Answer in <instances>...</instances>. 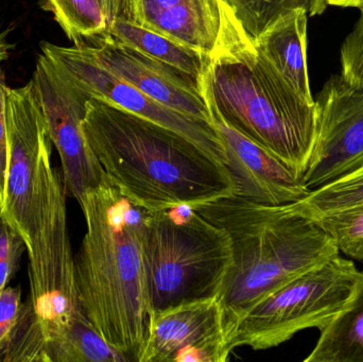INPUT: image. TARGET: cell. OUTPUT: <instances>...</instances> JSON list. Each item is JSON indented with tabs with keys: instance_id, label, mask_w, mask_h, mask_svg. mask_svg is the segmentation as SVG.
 Listing matches in <instances>:
<instances>
[{
	"instance_id": "1",
	"label": "cell",
	"mask_w": 363,
	"mask_h": 362,
	"mask_svg": "<svg viewBox=\"0 0 363 362\" xmlns=\"http://www.w3.org/2000/svg\"><path fill=\"white\" fill-rule=\"evenodd\" d=\"M79 204L86 222L74 255L83 314L128 362H142L155 316L144 254L147 210L108 176Z\"/></svg>"
},
{
	"instance_id": "2",
	"label": "cell",
	"mask_w": 363,
	"mask_h": 362,
	"mask_svg": "<svg viewBox=\"0 0 363 362\" xmlns=\"http://www.w3.org/2000/svg\"><path fill=\"white\" fill-rule=\"evenodd\" d=\"M83 131L108 180L148 210L237 195L223 162L174 130L91 98Z\"/></svg>"
},
{
	"instance_id": "3",
	"label": "cell",
	"mask_w": 363,
	"mask_h": 362,
	"mask_svg": "<svg viewBox=\"0 0 363 362\" xmlns=\"http://www.w3.org/2000/svg\"><path fill=\"white\" fill-rule=\"evenodd\" d=\"M194 208L225 230L232 242L233 265L219 295L228 344L254 305L340 254L321 225L296 212L292 203L268 205L234 196Z\"/></svg>"
},
{
	"instance_id": "4",
	"label": "cell",
	"mask_w": 363,
	"mask_h": 362,
	"mask_svg": "<svg viewBox=\"0 0 363 362\" xmlns=\"http://www.w3.org/2000/svg\"><path fill=\"white\" fill-rule=\"evenodd\" d=\"M205 100L233 129L304 176L317 140L315 103H308L245 38L209 62Z\"/></svg>"
},
{
	"instance_id": "5",
	"label": "cell",
	"mask_w": 363,
	"mask_h": 362,
	"mask_svg": "<svg viewBox=\"0 0 363 362\" xmlns=\"http://www.w3.org/2000/svg\"><path fill=\"white\" fill-rule=\"evenodd\" d=\"M144 254L155 312L219 297L233 265L225 230L188 204L147 210Z\"/></svg>"
},
{
	"instance_id": "6",
	"label": "cell",
	"mask_w": 363,
	"mask_h": 362,
	"mask_svg": "<svg viewBox=\"0 0 363 362\" xmlns=\"http://www.w3.org/2000/svg\"><path fill=\"white\" fill-rule=\"evenodd\" d=\"M355 264L340 254L288 282L239 321L230 349L277 348L308 329H323L349 299L357 278Z\"/></svg>"
},
{
	"instance_id": "7",
	"label": "cell",
	"mask_w": 363,
	"mask_h": 362,
	"mask_svg": "<svg viewBox=\"0 0 363 362\" xmlns=\"http://www.w3.org/2000/svg\"><path fill=\"white\" fill-rule=\"evenodd\" d=\"M29 257L31 331L46 346L74 320L85 316L79 300L74 255L70 244L63 176L49 171L44 213L35 237L27 248Z\"/></svg>"
},
{
	"instance_id": "8",
	"label": "cell",
	"mask_w": 363,
	"mask_h": 362,
	"mask_svg": "<svg viewBox=\"0 0 363 362\" xmlns=\"http://www.w3.org/2000/svg\"><path fill=\"white\" fill-rule=\"evenodd\" d=\"M8 168L0 218L28 247L33 242L44 213L52 142L33 81L4 89Z\"/></svg>"
},
{
	"instance_id": "9",
	"label": "cell",
	"mask_w": 363,
	"mask_h": 362,
	"mask_svg": "<svg viewBox=\"0 0 363 362\" xmlns=\"http://www.w3.org/2000/svg\"><path fill=\"white\" fill-rule=\"evenodd\" d=\"M32 81L47 132L61 159L66 195L80 203L85 193L106 176L83 131L86 103L91 98L43 53L38 55Z\"/></svg>"
},
{
	"instance_id": "10",
	"label": "cell",
	"mask_w": 363,
	"mask_h": 362,
	"mask_svg": "<svg viewBox=\"0 0 363 362\" xmlns=\"http://www.w3.org/2000/svg\"><path fill=\"white\" fill-rule=\"evenodd\" d=\"M46 55L89 98L114 104L132 114L174 130L202 147L225 164L223 142L215 128L206 121L190 118L145 95L104 67L84 43L62 47L40 43Z\"/></svg>"
},
{
	"instance_id": "11",
	"label": "cell",
	"mask_w": 363,
	"mask_h": 362,
	"mask_svg": "<svg viewBox=\"0 0 363 362\" xmlns=\"http://www.w3.org/2000/svg\"><path fill=\"white\" fill-rule=\"evenodd\" d=\"M315 106L317 140L303 176L311 191L363 165V89L333 76Z\"/></svg>"
},
{
	"instance_id": "12",
	"label": "cell",
	"mask_w": 363,
	"mask_h": 362,
	"mask_svg": "<svg viewBox=\"0 0 363 362\" xmlns=\"http://www.w3.org/2000/svg\"><path fill=\"white\" fill-rule=\"evenodd\" d=\"M232 353L219 297L155 312L142 362H225Z\"/></svg>"
},
{
	"instance_id": "13",
	"label": "cell",
	"mask_w": 363,
	"mask_h": 362,
	"mask_svg": "<svg viewBox=\"0 0 363 362\" xmlns=\"http://www.w3.org/2000/svg\"><path fill=\"white\" fill-rule=\"evenodd\" d=\"M83 43L104 67L145 95L185 116L211 123L202 80L148 57L108 33Z\"/></svg>"
},
{
	"instance_id": "14",
	"label": "cell",
	"mask_w": 363,
	"mask_h": 362,
	"mask_svg": "<svg viewBox=\"0 0 363 362\" xmlns=\"http://www.w3.org/2000/svg\"><path fill=\"white\" fill-rule=\"evenodd\" d=\"M207 106L211 125L225 148V165L238 189L236 196L256 203L281 205L298 201L311 193L302 176L230 127L211 103L207 102Z\"/></svg>"
},
{
	"instance_id": "15",
	"label": "cell",
	"mask_w": 363,
	"mask_h": 362,
	"mask_svg": "<svg viewBox=\"0 0 363 362\" xmlns=\"http://www.w3.org/2000/svg\"><path fill=\"white\" fill-rule=\"evenodd\" d=\"M307 23L305 9L288 11L260 34L253 47L302 99L315 103L307 67Z\"/></svg>"
},
{
	"instance_id": "16",
	"label": "cell",
	"mask_w": 363,
	"mask_h": 362,
	"mask_svg": "<svg viewBox=\"0 0 363 362\" xmlns=\"http://www.w3.org/2000/svg\"><path fill=\"white\" fill-rule=\"evenodd\" d=\"M304 362H363V271L358 272L340 312L320 331Z\"/></svg>"
},
{
	"instance_id": "17",
	"label": "cell",
	"mask_w": 363,
	"mask_h": 362,
	"mask_svg": "<svg viewBox=\"0 0 363 362\" xmlns=\"http://www.w3.org/2000/svg\"><path fill=\"white\" fill-rule=\"evenodd\" d=\"M106 33L140 52L202 80L211 59L161 34L135 25L128 19H115Z\"/></svg>"
},
{
	"instance_id": "18",
	"label": "cell",
	"mask_w": 363,
	"mask_h": 362,
	"mask_svg": "<svg viewBox=\"0 0 363 362\" xmlns=\"http://www.w3.org/2000/svg\"><path fill=\"white\" fill-rule=\"evenodd\" d=\"M45 358L46 362H128L100 336L85 316L74 320L47 342Z\"/></svg>"
},
{
	"instance_id": "19",
	"label": "cell",
	"mask_w": 363,
	"mask_h": 362,
	"mask_svg": "<svg viewBox=\"0 0 363 362\" xmlns=\"http://www.w3.org/2000/svg\"><path fill=\"white\" fill-rule=\"evenodd\" d=\"M242 35L254 44L284 13L305 9L309 16L326 10V0H221Z\"/></svg>"
},
{
	"instance_id": "20",
	"label": "cell",
	"mask_w": 363,
	"mask_h": 362,
	"mask_svg": "<svg viewBox=\"0 0 363 362\" xmlns=\"http://www.w3.org/2000/svg\"><path fill=\"white\" fill-rule=\"evenodd\" d=\"M360 205H363V165L311 189L306 197L292 203L296 212L311 219Z\"/></svg>"
},
{
	"instance_id": "21",
	"label": "cell",
	"mask_w": 363,
	"mask_h": 362,
	"mask_svg": "<svg viewBox=\"0 0 363 362\" xmlns=\"http://www.w3.org/2000/svg\"><path fill=\"white\" fill-rule=\"evenodd\" d=\"M74 45L106 33L108 19L98 0H43Z\"/></svg>"
},
{
	"instance_id": "22",
	"label": "cell",
	"mask_w": 363,
	"mask_h": 362,
	"mask_svg": "<svg viewBox=\"0 0 363 362\" xmlns=\"http://www.w3.org/2000/svg\"><path fill=\"white\" fill-rule=\"evenodd\" d=\"M313 220L334 239L339 252L363 263V205L332 213Z\"/></svg>"
},
{
	"instance_id": "23",
	"label": "cell",
	"mask_w": 363,
	"mask_h": 362,
	"mask_svg": "<svg viewBox=\"0 0 363 362\" xmlns=\"http://www.w3.org/2000/svg\"><path fill=\"white\" fill-rule=\"evenodd\" d=\"M340 49V77L355 89H363V10Z\"/></svg>"
},
{
	"instance_id": "24",
	"label": "cell",
	"mask_w": 363,
	"mask_h": 362,
	"mask_svg": "<svg viewBox=\"0 0 363 362\" xmlns=\"http://www.w3.org/2000/svg\"><path fill=\"white\" fill-rule=\"evenodd\" d=\"M27 246L21 236L0 218V293L16 273Z\"/></svg>"
},
{
	"instance_id": "25",
	"label": "cell",
	"mask_w": 363,
	"mask_h": 362,
	"mask_svg": "<svg viewBox=\"0 0 363 362\" xmlns=\"http://www.w3.org/2000/svg\"><path fill=\"white\" fill-rule=\"evenodd\" d=\"M21 287H6L0 293V362L4 361L21 315Z\"/></svg>"
},
{
	"instance_id": "26",
	"label": "cell",
	"mask_w": 363,
	"mask_h": 362,
	"mask_svg": "<svg viewBox=\"0 0 363 362\" xmlns=\"http://www.w3.org/2000/svg\"><path fill=\"white\" fill-rule=\"evenodd\" d=\"M6 79L0 70V205L6 195V168H8V136H6V110H4V89Z\"/></svg>"
},
{
	"instance_id": "27",
	"label": "cell",
	"mask_w": 363,
	"mask_h": 362,
	"mask_svg": "<svg viewBox=\"0 0 363 362\" xmlns=\"http://www.w3.org/2000/svg\"><path fill=\"white\" fill-rule=\"evenodd\" d=\"M108 19V27L115 19L123 16L128 0H98Z\"/></svg>"
},
{
	"instance_id": "28",
	"label": "cell",
	"mask_w": 363,
	"mask_h": 362,
	"mask_svg": "<svg viewBox=\"0 0 363 362\" xmlns=\"http://www.w3.org/2000/svg\"><path fill=\"white\" fill-rule=\"evenodd\" d=\"M328 6H340V8H354L363 10V0H326Z\"/></svg>"
},
{
	"instance_id": "29",
	"label": "cell",
	"mask_w": 363,
	"mask_h": 362,
	"mask_svg": "<svg viewBox=\"0 0 363 362\" xmlns=\"http://www.w3.org/2000/svg\"><path fill=\"white\" fill-rule=\"evenodd\" d=\"M13 46L6 40L4 34H0V65L8 59Z\"/></svg>"
}]
</instances>
